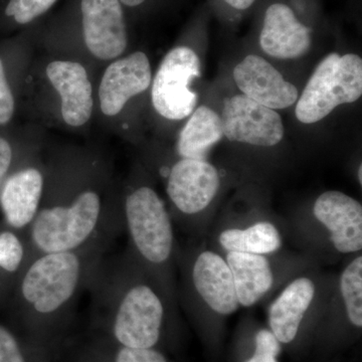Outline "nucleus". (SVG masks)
I'll list each match as a JSON object with an SVG mask.
<instances>
[{"label": "nucleus", "mask_w": 362, "mask_h": 362, "mask_svg": "<svg viewBox=\"0 0 362 362\" xmlns=\"http://www.w3.org/2000/svg\"><path fill=\"white\" fill-rule=\"evenodd\" d=\"M233 78L245 96L273 110L296 103L297 88L261 57L250 54L243 59L233 70Z\"/></svg>", "instance_id": "nucleus-13"}, {"label": "nucleus", "mask_w": 362, "mask_h": 362, "mask_svg": "<svg viewBox=\"0 0 362 362\" xmlns=\"http://www.w3.org/2000/svg\"><path fill=\"white\" fill-rule=\"evenodd\" d=\"M195 291L207 306L221 315H230L239 309L235 283L226 259L211 251L201 252L192 268Z\"/></svg>", "instance_id": "nucleus-16"}, {"label": "nucleus", "mask_w": 362, "mask_h": 362, "mask_svg": "<svg viewBox=\"0 0 362 362\" xmlns=\"http://www.w3.org/2000/svg\"><path fill=\"white\" fill-rule=\"evenodd\" d=\"M28 235L11 226H0V303L6 301L14 284L32 259Z\"/></svg>", "instance_id": "nucleus-21"}, {"label": "nucleus", "mask_w": 362, "mask_h": 362, "mask_svg": "<svg viewBox=\"0 0 362 362\" xmlns=\"http://www.w3.org/2000/svg\"><path fill=\"white\" fill-rule=\"evenodd\" d=\"M313 214L330 233L333 247L341 254L362 249V206L343 192H326L316 199Z\"/></svg>", "instance_id": "nucleus-12"}, {"label": "nucleus", "mask_w": 362, "mask_h": 362, "mask_svg": "<svg viewBox=\"0 0 362 362\" xmlns=\"http://www.w3.org/2000/svg\"><path fill=\"white\" fill-rule=\"evenodd\" d=\"M201 76V61L192 49H171L162 61L152 84V103L169 120H182L194 112L197 95L190 83Z\"/></svg>", "instance_id": "nucleus-6"}, {"label": "nucleus", "mask_w": 362, "mask_h": 362, "mask_svg": "<svg viewBox=\"0 0 362 362\" xmlns=\"http://www.w3.org/2000/svg\"><path fill=\"white\" fill-rule=\"evenodd\" d=\"M62 354L68 362H168L159 349L125 346L92 331L77 343H66Z\"/></svg>", "instance_id": "nucleus-18"}, {"label": "nucleus", "mask_w": 362, "mask_h": 362, "mask_svg": "<svg viewBox=\"0 0 362 362\" xmlns=\"http://www.w3.org/2000/svg\"><path fill=\"white\" fill-rule=\"evenodd\" d=\"M14 109L13 94L7 82L4 63L0 59V125H6L13 119Z\"/></svg>", "instance_id": "nucleus-27"}, {"label": "nucleus", "mask_w": 362, "mask_h": 362, "mask_svg": "<svg viewBox=\"0 0 362 362\" xmlns=\"http://www.w3.org/2000/svg\"><path fill=\"white\" fill-rule=\"evenodd\" d=\"M14 160L13 150L11 143L0 137V189L7 176L11 175Z\"/></svg>", "instance_id": "nucleus-28"}, {"label": "nucleus", "mask_w": 362, "mask_h": 362, "mask_svg": "<svg viewBox=\"0 0 362 362\" xmlns=\"http://www.w3.org/2000/svg\"><path fill=\"white\" fill-rule=\"evenodd\" d=\"M145 0H120V2H122L123 4L127 6H138L140 4H142Z\"/></svg>", "instance_id": "nucleus-30"}, {"label": "nucleus", "mask_w": 362, "mask_h": 362, "mask_svg": "<svg viewBox=\"0 0 362 362\" xmlns=\"http://www.w3.org/2000/svg\"><path fill=\"white\" fill-rule=\"evenodd\" d=\"M57 0H11L7 4V16L20 25L32 23L35 18L47 13Z\"/></svg>", "instance_id": "nucleus-25"}, {"label": "nucleus", "mask_w": 362, "mask_h": 362, "mask_svg": "<svg viewBox=\"0 0 362 362\" xmlns=\"http://www.w3.org/2000/svg\"><path fill=\"white\" fill-rule=\"evenodd\" d=\"M47 176L37 165H26L7 176L0 189L4 223L28 233L44 199Z\"/></svg>", "instance_id": "nucleus-10"}, {"label": "nucleus", "mask_w": 362, "mask_h": 362, "mask_svg": "<svg viewBox=\"0 0 362 362\" xmlns=\"http://www.w3.org/2000/svg\"><path fill=\"white\" fill-rule=\"evenodd\" d=\"M280 342L270 330L262 329L257 333L254 356L246 362H278Z\"/></svg>", "instance_id": "nucleus-26"}, {"label": "nucleus", "mask_w": 362, "mask_h": 362, "mask_svg": "<svg viewBox=\"0 0 362 362\" xmlns=\"http://www.w3.org/2000/svg\"><path fill=\"white\" fill-rule=\"evenodd\" d=\"M47 76L62 100V116L68 125L80 127L90 120L93 111L92 85L87 71L77 62L54 61Z\"/></svg>", "instance_id": "nucleus-15"}, {"label": "nucleus", "mask_w": 362, "mask_h": 362, "mask_svg": "<svg viewBox=\"0 0 362 362\" xmlns=\"http://www.w3.org/2000/svg\"><path fill=\"white\" fill-rule=\"evenodd\" d=\"M226 261L232 271L240 306H254L270 291L274 276L270 262L265 256L228 252Z\"/></svg>", "instance_id": "nucleus-19"}, {"label": "nucleus", "mask_w": 362, "mask_h": 362, "mask_svg": "<svg viewBox=\"0 0 362 362\" xmlns=\"http://www.w3.org/2000/svg\"><path fill=\"white\" fill-rule=\"evenodd\" d=\"M54 357L14 329L0 323V362H52Z\"/></svg>", "instance_id": "nucleus-23"}, {"label": "nucleus", "mask_w": 362, "mask_h": 362, "mask_svg": "<svg viewBox=\"0 0 362 362\" xmlns=\"http://www.w3.org/2000/svg\"><path fill=\"white\" fill-rule=\"evenodd\" d=\"M58 173L54 187L45 189L39 214L28 238L32 255L71 251L96 242H115L124 230L122 204L104 197L97 173Z\"/></svg>", "instance_id": "nucleus-3"}, {"label": "nucleus", "mask_w": 362, "mask_h": 362, "mask_svg": "<svg viewBox=\"0 0 362 362\" xmlns=\"http://www.w3.org/2000/svg\"><path fill=\"white\" fill-rule=\"evenodd\" d=\"M220 244L228 252L267 255L278 251L282 240L273 223L261 221L244 228H228L220 235Z\"/></svg>", "instance_id": "nucleus-22"}, {"label": "nucleus", "mask_w": 362, "mask_h": 362, "mask_svg": "<svg viewBox=\"0 0 362 362\" xmlns=\"http://www.w3.org/2000/svg\"><path fill=\"white\" fill-rule=\"evenodd\" d=\"M315 285L309 278L295 279L271 305L269 323L280 343H290L297 337L305 314L315 296Z\"/></svg>", "instance_id": "nucleus-17"}, {"label": "nucleus", "mask_w": 362, "mask_h": 362, "mask_svg": "<svg viewBox=\"0 0 362 362\" xmlns=\"http://www.w3.org/2000/svg\"><path fill=\"white\" fill-rule=\"evenodd\" d=\"M112 244L33 255L7 299L14 329L54 358L59 356L70 341L78 299Z\"/></svg>", "instance_id": "nucleus-1"}, {"label": "nucleus", "mask_w": 362, "mask_h": 362, "mask_svg": "<svg viewBox=\"0 0 362 362\" xmlns=\"http://www.w3.org/2000/svg\"><path fill=\"white\" fill-rule=\"evenodd\" d=\"M359 182L362 183V168L359 166Z\"/></svg>", "instance_id": "nucleus-31"}, {"label": "nucleus", "mask_w": 362, "mask_h": 362, "mask_svg": "<svg viewBox=\"0 0 362 362\" xmlns=\"http://www.w3.org/2000/svg\"><path fill=\"white\" fill-rule=\"evenodd\" d=\"M259 45L273 58H300L310 49L311 30L297 20L289 6L283 4H272L264 18Z\"/></svg>", "instance_id": "nucleus-14"}, {"label": "nucleus", "mask_w": 362, "mask_h": 362, "mask_svg": "<svg viewBox=\"0 0 362 362\" xmlns=\"http://www.w3.org/2000/svg\"><path fill=\"white\" fill-rule=\"evenodd\" d=\"M221 121L223 136L230 141L272 147L284 136V125L277 112L245 95L226 100Z\"/></svg>", "instance_id": "nucleus-7"}, {"label": "nucleus", "mask_w": 362, "mask_h": 362, "mask_svg": "<svg viewBox=\"0 0 362 362\" xmlns=\"http://www.w3.org/2000/svg\"><path fill=\"white\" fill-rule=\"evenodd\" d=\"M127 247L140 265L168 294V271L175 251V233L163 201L149 185L128 190L122 202Z\"/></svg>", "instance_id": "nucleus-4"}, {"label": "nucleus", "mask_w": 362, "mask_h": 362, "mask_svg": "<svg viewBox=\"0 0 362 362\" xmlns=\"http://www.w3.org/2000/svg\"><path fill=\"white\" fill-rule=\"evenodd\" d=\"M223 137L221 117L209 107H199L181 131L178 154L181 158L206 160L214 145Z\"/></svg>", "instance_id": "nucleus-20"}, {"label": "nucleus", "mask_w": 362, "mask_h": 362, "mask_svg": "<svg viewBox=\"0 0 362 362\" xmlns=\"http://www.w3.org/2000/svg\"><path fill=\"white\" fill-rule=\"evenodd\" d=\"M362 94V61L354 54H328L317 66L298 101L296 117L300 122L322 120L337 107L354 103Z\"/></svg>", "instance_id": "nucleus-5"}, {"label": "nucleus", "mask_w": 362, "mask_h": 362, "mask_svg": "<svg viewBox=\"0 0 362 362\" xmlns=\"http://www.w3.org/2000/svg\"><path fill=\"white\" fill-rule=\"evenodd\" d=\"M86 45L103 61L118 58L127 47V30L120 0H82Z\"/></svg>", "instance_id": "nucleus-9"}, {"label": "nucleus", "mask_w": 362, "mask_h": 362, "mask_svg": "<svg viewBox=\"0 0 362 362\" xmlns=\"http://www.w3.org/2000/svg\"><path fill=\"white\" fill-rule=\"evenodd\" d=\"M151 81V66L144 52H136L113 62L99 87L102 112L107 116L118 115L131 98L148 89Z\"/></svg>", "instance_id": "nucleus-11"}, {"label": "nucleus", "mask_w": 362, "mask_h": 362, "mask_svg": "<svg viewBox=\"0 0 362 362\" xmlns=\"http://www.w3.org/2000/svg\"><path fill=\"white\" fill-rule=\"evenodd\" d=\"M220 185L218 171L211 163L181 158L168 170L166 192L180 214L194 216L211 204Z\"/></svg>", "instance_id": "nucleus-8"}, {"label": "nucleus", "mask_w": 362, "mask_h": 362, "mask_svg": "<svg viewBox=\"0 0 362 362\" xmlns=\"http://www.w3.org/2000/svg\"><path fill=\"white\" fill-rule=\"evenodd\" d=\"M225 1L233 8L245 11L251 7L256 0H225Z\"/></svg>", "instance_id": "nucleus-29"}, {"label": "nucleus", "mask_w": 362, "mask_h": 362, "mask_svg": "<svg viewBox=\"0 0 362 362\" xmlns=\"http://www.w3.org/2000/svg\"><path fill=\"white\" fill-rule=\"evenodd\" d=\"M129 250L106 255L88 284L90 331L133 349H157L168 318L165 295Z\"/></svg>", "instance_id": "nucleus-2"}, {"label": "nucleus", "mask_w": 362, "mask_h": 362, "mask_svg": "<svg viewBox=\"0 0 362 362\" xmlns=\"http://www.w3.org/2000/svg\"><path fill=\"white\" fill-rule=\"evenodd\" d=\"M340 293L350 322L362 327V257L344 269L339 281Z\"/></svg>", "instance_id": "nucleus-24"}]
</instances>
